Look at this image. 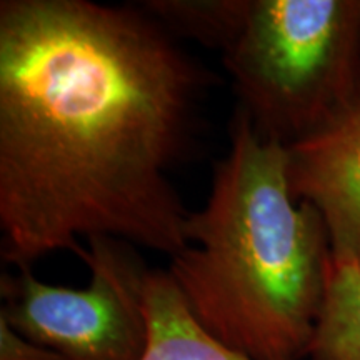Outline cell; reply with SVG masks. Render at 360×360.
<instances>
[{
    "instance_id": "obj_1",
    "label": "cell",
    "mask_w": 360,
    "mask_h": 360,
    "mask_svg": "<svg viewBox=\"0 0 360 360\" xmlns=\"http://www.w3.org/2000/svg\"><path fill=\"white\" fill-rule=\"evenodd\" d=\"M209 74L139 6L0 2V229L15 269L80 237L174 255L191 210L170 170Z\"/></svg>"
},
{
    "instance_id": "obj_2",
    "label": "cell",
    "mask_w": 360,
    "mask_h": 360,
    "mask_svg": "<svg viewBox=\"0 0 360 360\" xmlns=\"http://www.w3.org/2000/svg\"><path fill=\"white\" fill-rule=\"evenodd\" d=\"M210 193L188 214V247L169 274L202 328L250 360H304L326 292L330 240L319 210L295 202L287 148L236 110Z\"/></svg>"
},
{
    "instance_id": "obj_3",
    "label": "cell",
    "mask_w": 360,
    "mask_h": 360,
    "mask_svg": "<svg viewBox=\"0 0 360 360\" xmlns=\"http://www.w3.org/2000/svg\"><path fill=\"white\" fill-rule=\"evenodd\" d=\"M222 56L237 109L290 147L360 96V0H252Z\"/></svg>"
},
{
    "instance_id": "obj_4",
    "label": "cell",
    "mask_w": 360,
    "mask_h": 360,
    "mask_svg": "<svg viewBox=\"0 0 360 360\" xmlns=\"http://www.w3.org/2000/svg\"><path fill=\"white\" fill-rule=\"evenodd\" d=\"M87 244L77 255L90 270L89 285H52L29 267L17 269L0 281V317L67 360H142L148 344V269L127 242L96 237Z\"/></svg>"
},
{
    "instance_id": "obj_5",
    "label": "cell",
    "mask_w": 360,
    "mask_h": 360,
    "mask_svg": "<svg viewBox=\"0 0 360 360\" xmlns=\"http://www.w3.org/2000/svg\"><path fill=\"white\" fill-rule=\"evenodd\" d=\"M287 180L292 199L322 215L332 255L360 264V96L287 147Z\"/></svg>"
},
{
    "instance_id": "obj_6",
    "label": "cell",
    "mask_w": 360,
    "mask_h": 360,
    "mask_svg": "<svg viewBox=\"0 0 360 360\" xmlns=\"http://www.w3.org/2000/svg\"><path fill=\"white\" fill-rule=\"evenodd\" d=\"M143 302L148 344L142 360H250L207 334L169 270H148Z\"/></svg>"
},
{
    "instance_id": "obj_7",
    "label": "cell",
    "mask_w": 360,
    "mask_h": 360,
    "mask_svg": "<svg viewBox=\"0 0 360 360\" xmlns=\"http://www.w3.org/2000/svg\"><path fill=\"white\" fill-rule=\"evenodd\" d=\"M307 359L360 360V264L355 260L332 255Z\"/></svg>"
},
{
    "instance_id": "obj_8",
    "label": "cell",
    "mask_w": 360,
    "mask_h": 360,
    "mask_svg": "<svg viewBox=\"0 0 360 360\" xmlns=\"http://www.w3.org/2000/svg\"><path fill=\"white\" fill-rule=\"evenodd\" d=\"M139 6L170 35L225 53L244 30L252 0H143Z\"/></svg>"
},
{
    "instance_id": "obj_9",
    "label": "cell",
    "mask_w": 360,
    "mask_h": 360,
    "mask_svg": "<svg viewBox=\"0 0 360 360\" xmlns=\"http://www.w3.org/2000/svg\"><path fill=\"white\" fill-rule=\"evenodd\" d=\"M0 360H67L56 350L25 339L0 317Z\"/></svg>"
}]
</instances>
